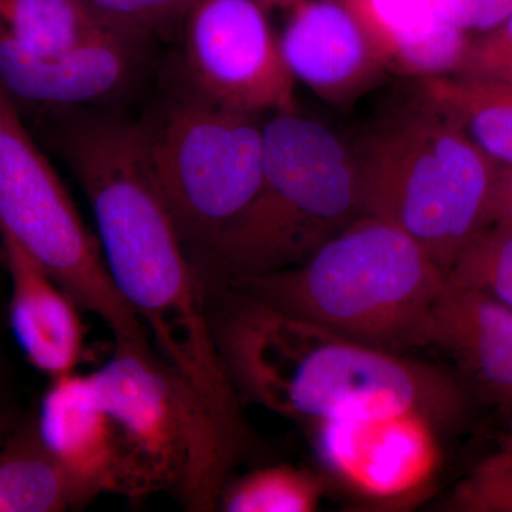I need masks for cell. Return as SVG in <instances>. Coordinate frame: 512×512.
<instances>
[{"instance_id": "obj_1", "label": "cell", "mask_w": 512, "mask_h": 512, "mask_svg": "<svg viewBox=\"0 0 512 512\" xmlns=\"http://www.w3.org/2000/svg\"><path fill=\"white\" fill-rule=\"evenodd\" d=\"M46 138L92 207L104 261L165 365L225 434L247 443L238 393L212 333L208 289L158 192L140 123L57 111Z\"/></svg>"}, {"instance_id": "obj_2", "label": "cell", "mask_w": 512, "mask_h": 512, "mask_svg": "<svg viewBox=\"0 0 512 512\" xmlns=\"http://www.w3.org/2000/svg\"><path fill=\"white\" fill-rule=\"evenodd\" d=\"M210 289L221 295L210 316L229 380L271 412L313 426L416 419L439 430L470 412L473 399L451 370L363 345L228 286Z\"/></svg>"}, {"instance_id": "obj_3", "label": "cell", "mask_w": 512, "mask_h": 512, "mask_svg": "<svg viewBox=\"0 0 512 512\" xmlns=\"http://www.w3.org/2000/svg\"><path fill=\"white\" fill-rule=\"evenodd\" d=\"M215 286H228L363 345L404 355L426 348L447 272L402 229L365 215L299 264Z\"/></svg>"}, {"instance_id": "obj_4", "label": "cell", "mask_w": 512, "mask_h": 512, "mask_svg": "<svg viewBox=\"0 0 512 512\" xmlns=\"http://www.w3.org/2000/svg\"><path fill=\"white\" fill-rule=\"evenodd\" d=\"M352 153L365 215L402 229L444 271L487 227L500 165L426 97L373 121Z\"/></svg>"}, {"instance_id": "obj_5", "label": "cell", "mask_w": 512, "mask_h": 512, "mask_svg": "<svg viewBox=\"0 0 512 512\" xmlns=\"http://www.w3.org/2000/svg\"><path fill=\"white\" fill-rule=\"evenodd\" d=\"M262 134L261 191L202 269L208 285L299 264L365 217L355 157L332 130L293 110L274 113Z\"/></svg>"}, {"instance_id": "obj_6", "label": "cell", "mask_w": 512, "mask_h": 512, "mask_svg": "<svg viewBox=\"0 0 512 512\" xmlns=\"http://www.w3.org/2000/svg\"><path fill=\"white\" fill-rule=\"evenodd\" d=\"M109 414L120 453V494L138 500L180 495L192 511L218 508L222 488L241 454L153 350L116 346L89 375Z\"/></svg>"}, {"instance_id": "obj_7", "label": "cell", "mask_w": 512, "mask_h": 512, "mask_svg": "<svg viewBox=\"0 0 512 512\" xmlns=\"http://www.w3.org/2000/svg\"><path fill=\"white\" fill-rule=\"evenodd\" d=\"M254 117L192 93L140 121L151 178L200 275L261 191L264 134Z\"/></svg>"}, {"instance_id": "obj_8", "label": "cell", "mask_w": 512, "mask_h": 512, "mask_svg": "<svg viewBox=\"0 0 512 512\" xmlns=\"http://www.w3.org/2000/svg\"><path fill=\"white\" fill-rule=\"evenodd\" d=\"M0 234L18 242L79 308L103 319L116 346L151 349L147 329L111 279L99 239L84 224L69 191L2 86Z\"/></svg>"}, {"instance_id": "obj_9", "label": "cell", "mask_w": 512, "mask_h": 512, "mask_svg": "<svg viewBox=\"0 0 512 512\" xmlns=\"http://www.w3.org/2000/svg\"><path fill=\"white\" fill-rule=\"evenodd\" d=\"M181 22L192 93L247 114L295 110V80L256 0H194Z\"/></svg>"}, {"instance_id": "obj_10", "label": "cell", "mask_w": 512, "mask_h": 512, "mask_svg": "<svg viewBox=\"0 0 512 512\" xmlns=\"http://www.w3.org/2000/svg\"><path fill=\"white\" fill-rule=\"evenodd\" d=\"M143 40L114 30L45 53L0 43V86L20 111L47 114L94 103L130 82Z\"/></svg>"}, {"instance_id": "obj_11", "label": "cell", "mask_w": 512, "mask_h": 512, "mask_svg": "<svg viewBox=\"0 0 512 512\" xmlns=\"http://www.w3.org/2000/svg\"><path fill=\"white\" fill-rule=\"evenodd\" d=\"M426 348L450 360L473 402L512 409V309L477 289L448 284L427 328Z\"/></svg>"}, {"instance_id": "obj_12", "label": "cell", "mask_w": 512, "mask_h": 512, "mask_svg": "<svg viewBox=\"0 0 512 512\" xmlns=\"http://www.w3.org/2000/svg\"><path fill=\"white\" fill-rule=\"evenodd\" d=\"M276 39L292 79L329 97L355 92L387 57L380 40L333 0L296 3Z\"/></svg>"}, {"instance_id": "obj_13", "label": "cell", "mask_w": 512, "mask_h": 512, "mask_svg": "<svg viewBox=\"0 0 512 512\" xmlns=\"http://www.w3.org/2000/svg\"><path fill=\"white\" fill-rule=\"evenodd\" d=\"M35 419L40 439L72 483L80 507L101 494H120L116 434L89 375L55 377Z\"/></svg>"}, {"instance_id": "obj_14", "label": "cell", "mask_w": 512, "mask_h": 512, "mask_svg": "<svg viewBox=\"0 0 512 512\" xmlns=\"http://www.w3.org/2000/svg\"><path fill=\"white\" fill-rule=\"evenodd\" d=\"M0 251L12 285L9 320L19 348L52 379L74 373L84 343L79 305L8 235L0 234Z\"/></svg>"}, {"instance_id": "obj_15", "label": "cell", "mask_w": 512, "mask_h": 512, "mask_svg": "<svg viewBox=\"0 0 512 512\" xmlns=\"http://www.w3.org/2000/svg\"><path fill=\"white\" fill-rule=\"evenodd\" d=\"M72 483L49 453L36 419L0 417V512H60L79 508Z\"/></svg>"}, {"instance_id": "obj_16", "label": "cell", "mask_w": 512, "mask_h": 512, "mask_svg": "<svg viewBox=\"0 0 512 512\" xmlns=\"http://www.w3.org/2000/svg\"><path fill=\"white\" fill-rule=\"evenodd\" d=\"M421 94L491 161L512 165V87L448 74Z\"/></svg>"}, {"instance_id": "obj_17", "label": "cell", "mask_w": 512, "mask_h": 512, "mask_svg": "<svg viewBox=\"0 0 512 512\" xmlns=\"http://www.w3.org/2000/svg\"><path fill=\"white\" fill-rule=\"evenodd\" d=\"M114 30L80 0H0V43L30 52L69 49Z\"/></svg>"}, {"instance_id": "obj_18", "label": "cell", "mask_w": 512, "mask_h": 512, "mask_svg": "<svg viewBox=\"0 0 512 512\" xmlns=\"http://www.w3.org/2000/svg\"><path fill=\"white\" fill-rule=\"evenodd\" d=\"M325 485L312 471L292 466L259 468L225 484L218 508L227 512H312Z\"/></svg>"}, {"instance_id": "obj_19", "label": "cell", "mask_w": 512, "mask_h": 512, "mask_svg": "<svg viewBox=\"0 0 512 512\" xmlns=\"http://www.w3.org/2000/svg\"><path fill=\"white\" fill-rule=\"evenodd\" d=\"M497 414L501 429L458 480L448 498V510L512 512V409Z\"/></svg>"}, {"instance_id": "obj_20", "label": "cell", "mask_w": 512, "mask_h": 512, "mask_svg": "<svg viewBox=\"0 0 512 512\" xmlns=\"http://www.w3.org/2000/svg\"><path fill=\"white\" fill-rule=\"evenodd\" d=\"M447 281L487 293L512 309V227L481 229L448 269Z\"/></svg>"}, {"instance_id": "obj_21", "label": "cell", "mask_w": 512, "mask_h": 512, "mask_svg": "<svg viewBox=\"0 0 512 512\" xmlns=\"http://www.w3.org/2000/svg\"><path fill=\"white\" fill-rule=\"evenodd\" d=\"M384 52L402 63L437 32L441 19L434 0H370Z\"/></svg>"}, {"instance_id": "obj_22", "label": "cell", "mask_w": 512, "mask_h": 512, "mask_svg": "<svg viewBox=\"0 0 512 512\" xmlns=\"http://www.w3.org/2000/svg\"><path fill=\"white\" fill-rule=\"evenodd\" d=\"M100 20L121 32L144 37L181 22L194 0H80Z\"/></svg>"}, {"instance_id": "obj_23", "label": "cell", "mask_w": 512, "mask_h": 512, "mask_svg": "<svg viewBox=\"0 0 512 512\" xmlns=\"http://www.w3.org/2000/svg\"><path fill=\"white\" fill-rule=\"evenodd\" d=\"M456 74L512 87V18L493 32L470 40Z\"/></svg>"}, {"instance_id": "obj_24", "label": "cell", "mask_w": 512, "mask_h": 512, "mask_svg": "<svg viewBox=\"0 0 512 512\" xmlns=\"http://www.w3.org/2000/svg\"><path fill=\"white\" fill-rule=\"evenodd\" d=\"M434 12L466 35H485L512 18V0H434Z\"/></svg>"}, {"instance_id": "obj_25", "label": "cell", "mask_w": 512, "mask_h": 512, "mask_svg": "<svg viewBox=\"0 0 512 512\" xmlns=\"http://www.w3.org/2000/svg\"><path fill=\"white\" fill-rule=\"evenodd\" d=\"M488 225H505L512 227V165H500L495 178Z\"/></svg>"}, {"instance_id": "obj_26", "label": "cell", "mask_w": 512, "mask_h": 512, "mask_svg": "<svg viewBox=\"0 0 512 512\" xmlns=\"http://www.w3.org/2000/svg\"><path fill=\"white\" fill-rule=\"evenodd\" d=\"M0 399H2V373H0ZM3 416L2 409H0V417Z\"/></svg>"}]
</instances>
